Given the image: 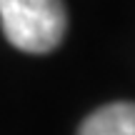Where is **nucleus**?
<instances>
[{
  "instance_id": "1",
  "label": "nucleus",
  "mask_w": 135,
  "mask_h": 135,
  "mask_svg": "<svg viewBox=\"0 0 135 135\" xmlns=\"http://www.w3.org/2000/svg\"><path fill=\"white\" fill-rule=\"evenodd\" d=\"M0 28L13 48L30 55L55 50L68 30L63 0H0Z\"/></svg>"
},
{
  "instance_id": "2",
  "label": "nucleus",
  "mask_w": 135,
  "mask_h": 135,
  "mask_svg": "<svg viewBox=\"0 0 135 135\" xmlns=\"http://www.w3.org/2000/svg\"><path fill=\"white\" fill-rule=\"evenodd\" d=\"M78 135H135V103L115 100L93 110L80 123Z\"/></svg>"
}]
</instances>
